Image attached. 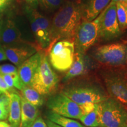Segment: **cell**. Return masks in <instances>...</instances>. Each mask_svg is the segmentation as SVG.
<instances>
[{
    "label": "cell",
    "instance_id": "10",
    "mask_svg": "<svg viewBox=\"0 0 127 127\" xmlns=\"http://www.w3.org/2000/svg\"><path fill=\"white\" fill-rule=\"evenodd\" d=\"M47 106L52 112L67 118L79 120L82 115L80 106L63 93L51 96Z\"/></svg>",
    "mask_w": 127,
    "mask_h": 127
},
{
    "label": "cell",
    "instance_id": "1",
    "mask_svg": "<svg viewBox=\"0 0 127 127\" xmlns=\"http://www.w3.org/2000/svg\"><path fill=\"white\" fill-rule=\"evenodd\" d=\"M83 5L80 2L68 1L58 9L51 23V44L52 45L62 39L74 40L75 31L82 21Z\"/></svg>",
    "mask_w": 127,
    "mask_h": 127
},
{
    "label": "cell",
    "instance_id": "24",
    "mask_svg": "<svg viewBox=\"0 0 127 127\" xmlns=\"http://www.w3.org/2000/svg\"><path fill=\"white\" fill-rule=\"evenodd\" d=\"M38 4L41 8L48 11H54L58 9L65 2V0H37Z\"/></svg>",
    "mask_w": 127,
    "mask_h": 127
},
{
    "label": "cell",
    "instance_id": "7",
    "mask_svg": "<svg viewBox=\"0 0 127 127\" xmlns=\"http://www.w3.org/2000/svg\"><path fill=\"white\" fill-rule=\"evenodd\" d=\"M99 15L91 21H82L75 31L74 38L75 52L85 54L99 38Z\"/></svg>",
    "mask_w": 127,
    "mask_h": 127
},
{
    "label": "cell",
    "instance_id": "6",
    "mask_svg": "<svg viewBox=\"0 0 127 127\" xmlns=\"http://www.w3.org/2000/svg\"><path fill=\"white\" fill-rule=\"evenodd\" d=\"M48 54L52 67L60 72H66L70 68L74 61V40L65 39L57 41L52 45Z\"/></svg>",
    "mask_w": 127,
    "mask_h": 127
},
{
    "label": "cell",
    "instance_id": "17",
    "mask_svg": "<svg viewBox=\"0 0 127 127\" xmlns=\"http://www.w3.org/2000/svg\"><path fill=\"white\" fill-rule=\"evenodd\" d=\"M9 105L8 121L13 127H20L21 124V107L20 94L16 93H10L9 94Z\"/></svg>",
    "mask_w": 127,
    "mask_h": 127
},
{
    "label": "cell",
    "instance_id": "2",
    "mask_svg": "<svg viewBox=\"0 0 127 127\" xmlns=\"http://www.w3.org/2000/svg\"><path fill=\"white\" fill-rule=\"evenodd\" d=\"M100 127H127V110L112 98L96 104Z\"/></svg>",
    "mask_w": 127,
    "mask_h": 127
},
{
    "label": "cell",
    "instance_id": "36",
    "mask_svg": "<svg viewBox=\"0 0 127 127\" xmlns=\"http://www.w3.org/2000/svg\"><path fill=\"white\" fill-rule=\"evenodd\" d=\"M5 127H12V125H11L10 124H8V125H7V126H6Z\"/></svg>",
    "mask_w": 127,
    "mask_h": 127
},
{
    "label": "cell",
    "instance_id": "35",
    "mask_svg": "<svg viewBox=\"0 0 127 127\" xmlns=\"http://www.w3.org/2000/svg\"><path fill=\"white\" fill-rule=\"evenodd\" d=\"M2 20H1V18H0V31H1V26H2Z\"/></svg>",
    "mask_w": 127,
    "mask_h": 127
},
{
    "label": "cell",
    "instance_id": "32",
    "mask_svg": "<svg viewBox=\"0 0 127 127\" xmlns=\"http://www.w3.org/2000/svg\"><path fill=\"white\" fill-rule=\"evenodd\" d=\"M45 123L47 124L48 127H62L60 126V125L53 123L51 121L49 120L48 119H47V120L45 121Z\"/></svg>",
    "mask_w": 127,
    "mask_h": 127
},
{
    "label": "cell",
    "instance_id": "5",
    "mask_svg": "<svg viewBox=\"0 0 127 127\" xmlns=\"http://www.w3.org/2000/svg\"><path fill=\"white\" fill-rule=\"evenodd\" d=\"M93 57L101 64L119 67L127 64V45L112 43L98 47L93 52Z\"/></svg>",
    "mask_w": 127,
    "mask_h": 127
},
{
    "label": "cell",
    "instance_id": "9",
    "mask_svg": "<svg viewBox=\"0 0 127 127\" xmlns=\"http://www.w3.org/2000/svg\"><path fill=\"white\" fill-rule=\"evenodd\" d=\"M122 32L117 19L116 2L111 1L99 14V38L112 40L120 36Z\"/></svg>",
    "mask_w": 127,
    "mask_h": 127
},
{
    "label": "cell",
    "instance_id": "19",
    "mask_svg": "<svg viewBox=\"0 0 127 127\" xmlns=\"http://www.w3.org/2000/svg\"><path fill=\"white\" fill-rule=\"evenodd\" d=\"M47 118L62 127H85L77 121L72 118L63 117L52 111H48L46 114Z\"/></svg>",
    "mask_w": 127,
    "mask_h": 127
},
{
    "label": "cell",
    "instance_id": "11",
    "mask_svg": "<svg viewBox=\"0 0 127 127\" xmlns=\"http://www.w3.org/2000/svg\"><path fill=\"white\" fill-rule=\"evenodd\" d=\"M104 82L111 98L121 104H127V79L116 73H108L104 75Z\"/></svg>",
    "mask_w": 127,
    "mask_h": 127
},
{
    "label": "cell",
    "instance_id": "14",
    "mask_svg": "<svg viewBox=\"0 0 127 127\" xmlns=\"http://www.w3.org/2000/svg\"><path fill=\"white\" fill-rule=\"evenodd\" d=\"M41 61V52L37 51L18 67V73L25 86H30Z\"/></svg>",
    "mask_w": 127,
    "mask_h": 127
},
{
    "label": "cell",
    "instance_id": "12",
    "mask_svg": "<svg viewBox=\"0 0 127 127\" xmlns=\"http://www.w3.org/2000/svg\"><path fill=\"white\" fill-rule=\"evenodd\" d=\"M23 45H2L7 59L19 67L21 65L37 52L35 46ZM34 45V44H32Z\"/></svg>",
    "mask_w": 127,
    "mask_h": 127
},
{
    "label": "cell",
    "instance_id": "3",
    "mask_svg": "<svg viewBox=\"0 0 127 127\" xmlns=\"http://www.w3.org/2000/svg\"><path fill=\"white\" fill-rule=\"evenodd\" d=\"M39 51L41 52L40 64L32 79L30 87L43 96L50 95L54 91L58 85L59 78L52 69L47 54L44 51Z\"/></svg>",
    "mask_w": 127,
    "mask_h": 127
},
{
    "label": "cell",
    "instance_id": "39",
    "mask_svg": "<svg viewBox=\"0 0 127 127\" xmlns=\"http://www.w3.org/2000/svg\"></svg>",
    "mask_w": 127,
    "mask_h": 127
},
{
    "label": "cell",
    "instance_id": "37",
    "mask_svg": "<svg viewBox=\"0 0 127 127\" xmlns=\"http://www.w3.org/2000/svg\"><path fill=\"white\" fill-rule=\"evenodd\" d=\"M2 94V92H1V91H0V95H1V94Z\"/></svg>",
    "mask_w": 127,
    "mask_h": 127
},
{
    "label": "cell",
    "instance_id": "15",
    "mask_svg": "<svg viewBox=\"0 0 127 127\" xmlns=\"http://www.w3.org/2000/svg\"><path fill=\"white\" fill-rule=\"evenodd\" d=\"M111 2V0H88L83 5L82 21H91L95 20Z\"/></svg>",
    "mask_w": 127,
    "mask_h": 127
},
{
    "label": "cell",
    "instance_id": "18",
    "mask_svg": "<svg viewBox=\"0 0 127 127\" xmlns=\"http://www.w3.org/2000/svg\"><path fill=\"white\" fill-rule=\"evenodd\" d=\"M87 68L86 57L85 54L75 52L72 65L67 71L63 78V81L66 82L71 79L84 74Z\"/></svg>",
    "mask_w": 127,
    "mask_h": 127
},
{
    "label": "cell",
    "instance_id": "28",
    "mask_svg": "<svg viewBox=\"0 0 127 127\" xmlns=\"http://www.w3.org/2000/svg\"><path fill=\"white\" fill-rule=\"evenodd\" d=\"M31 127H48L45 121L41 117H38Z\"/></svg>",
    "mask_w": 127,
    "mask_h": 127
},
{
    "label": "cell",
    "instance_id": "21",
    "mask_svg": "<svg viewBox=\"0 0 127 127\" xmlns=\"http://www.w3.org/2000/svg\"><path fill=\"white\" fill-rule=\"evenodd\" d=\"M117 19L122 32L127 29V1L116 2Z\"/></svg>",
    "mask_w": 127,
    "mask_h": 127
},
{
    "label": "cell",
    "instance_id": "22",
    "mask_svg": "<svg viewBox=\"0 0 127 127\" xmlns=\"http://www.w3.org/2000/svg\"><path fill=\"white\" fill-rule=\"evenodd\" d=\"M79 120L87 127H100L96 105V108L94 110L82 115Z\"/></svg>",
    "mask_w": 127,
    "mask_h": 127
},
{
    "label": "cell",
    "instance_id": "34",
    "mask_svg": "<svg viewBox=\"0 0 127 127\" xmlns=\"http://www.w3.org/2000/svg\"><path fill=\"white\" fill-rule=\"evenodd\" d=\"M111 1L114 2H119V1H127V0H111Z\"/></svg>",
    "mask_w": 127,
    "mask_h": 127
},
{
    "label": "cell",
    "instance_id": "38",
    "mask_svg": "<svg viewBox=\"0 0 127 127\" xmlns=\"http://www.w3.org/2000/svg\"></svg>",
    "mask_w": 127,
    "mask_h": 127
},
{
    "label": "cell",
    "instance_id": "4",
    "mask_svg": "<svg viewBox=\"0 0 127 127\" xmlns=\"http://www.w3.org/2000/svg\"><path fill=\"white\" fill-rule=\"evenodd\" d=\"M31 30L36 41L37 51H44L48 54L51 44V22L45 16L39 13L35 8H27Z\"/></svg>",
    "mask_w": 127,
    "mask_h": 127
},
{
    "label": "cell",
    "instance_id": "30",
    "mask_svg": "<svg viewBox=\"0 0 127 127\" xmlns=\"http://www.w3.org/2000/svg\"><path fill=\"white\" fill-rule=\"evenodd\" d=\"M27 4L29 7L32 8H36L38 5L37 0H24Z\"/></svg>",
    "mask_w": 127,
    "mask_h": 127
},
{
    "label": "cell",
    "instance_id": "16",
    "mask_svg": "<svg viewBox=\"0 0 127 127\" xmlns=\"http://www.w3.org/2000/svg\"><path fill=\"white\" fill-rule=\"evenodd\" d=\"M21 114L20 127H31L38 117L39 111L37 107L27 101L20 94Z\"/></svg>",
    "mask_w": 127,
    "mask_h": 127
},
{
    "label": "cell",
    "instance_id": "8",
    "mask_svg": "<svg viewBox=\"0 0 127 127\" xmlns=\"http://www.w3.org/2000/svg\"><path fill=\"white\" fill-rule=\"evenodd\" d=\"M62 93L79 105L98 104L108 98L104 91L94 85L70 87L65 89Z\"/></svg>",
    "mask_w": 127,
    "mask_h": 127
},
{
    "label": "cell",
    "instance_id": "25",
    "mask_svg": "<svg viewBox=\"0 0 127 127\" xmlns=\"http://www.w3.org/2000/svg\"><path fill=\"white\" fill-rule=\"evenodd\" d=\"M9 105V95L2 93L0 95V120H5L8 117Z\"/></svg>",
    "mask_w": 127,
    "mask_h": 127
},
{
    "label": "cell",
    "instance_id": "20",
    "mask_svg": "<svg viewBox=\"0 0 127 127\" xmlns=\"http://www.w3.org/2000/svg\"><path fill=\"white\" fill-rule=\"evenodd\" d=\"M21 95L27 101L36 107H40L44 104L42 95L30 86L24 87L21 90Z\"/></svg>",
    "mask_w": 127,
    "mask_h": 127
},
{
    "label": "cell",
    "instance_id": "26",
    "mask_svg": "<svg viewBox=\"0 0 127 127\" xmlns=\"http://www.w3.org/2000/svg\"><path fill=\"white\" fill-rule=\"evenodd\" d=\"M12 74H18V69L15 66L10 64L0 65V74L1 75Z\"/></svg>",
    "mask_w": 127,
    "mask_h": 127
},
{
    "label": "cell",
    "instance_id": "29",
    "mask_svg": "<svg viewBox=\"0 0 127 127\" xmlns=\"http://www.w3.org/2000/svg\"><path fill=\"white\" fill-rule=\"evenodd\" d=\"M12 0H0V14L7 8Z\"/></svg>",
    "mask_w": 127,
    "mask_h": 127
},
{
    "label": "cell",
    "instance_id": "23",
    "mask_svg": "<svg viewBox=\"0 0 127 127\" xmlns=\"http://www.w3.org/2000/svg\"><path fill=\"white\" fill-rule=\"evenodd\" d=\"M1 75L2 76L5 82L7 84L9 88L14 92H17L14 88L21 91L25 86L21 80L18 74H4Z\"/></svg>",
    "mask_w": 127,
    "mask_h": 127
},
{
    "label": "cell",
    "instance_id": "33",
    "mask_svg": "<svg viewBox=\"0 0 127 127\" xmlns=\"http://www.w3.org/2000/svg\"><path fill=\"white\" fill-rule=\"evenodd\" d=\"M8 125V124L5 121H0V127H5L6 126Z\"/></svg>",
    "mask_w": 127,
    "mask_h": 127
},
{
    "label": "cell",
    "instance_id": "13",
    "mask_svg": "<svg viewBox=\"0 0 127 127\" xmlns=\"http://www.w3.org/2000/svg\"><path fill=\"white\" fill-rule=\"evenodd\" d=\"M0 42L4 45H32L22 39L21 33L11 19L2 22L0 31Z\"/></svg>",
    "mask_w": 127,
    "mask_h": 127
},
{
    "label": "cell",
    "instance_id": "31",
    "mask_svg": "<svg viewBox=\"0 0 127 127\" xmlns=\"http://www.w3.org/2000/svg\"><path fill=\"white\" fill-rule=\"evenodd\" d=\"M7 57L6 56L5 52L2 46L0 45V61H5V60H7Z\"/></svg>",
    "mask_w": 127,
    "mask_h": 127
},
{
    "label": "cell",
    "instance_id": "27",
    "mask_svg": "<svg viewBox=\"0 0 127 127\" xmlns=\"http://www.w3.org/2000/svg\"><path fill=\"white\" fill-rule=\"evenodd\" d=\"M0 91L2 93L6 94L8 95H9L10 93H16L9 88L1 74H0Z\"/></svg>",
    "mask_w": 127,
    "mask_h": 127
}]
</instances>
